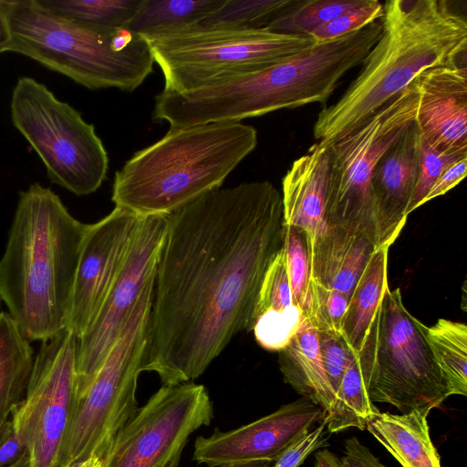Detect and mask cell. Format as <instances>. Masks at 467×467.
Returning <instances> with one entry per match:
<instances>
[{"mask_svg": "<svg viewBox=\"0 0 467 467\" xmlns=\"http://www.w3.org/2000/svg\"><path fill=\"white\" fill-rule=\"evenodd\" d=\"M284 230L281 193L268 181L212 190L168 215L143 371L163 385L191 382L252 330Z\"/></svg>", "mask_w": 467, "mask_h": 467, "instance_id": "obj_1", "label": "cell"}, {"mask_svg": "<svg viewBox=\"0 0 467 467\" xmlns=\"http://www.w3.org/2000/svg\"><path fill=\"white\" fill-rule=\"evenodd\" d=\"M380 22L379 39L358 77L317 114L313 134L322 148L356 130L421 72L466 57L467 21L448 1L389 0Z\"/></svg>", "mask_w": 467, "mask_h": 467, "instance_id": "obj_2", "label": "cell"}, {"mask_svg": "<svg viewBox=\"0 0 467 467\" xmlns=\"http://www.w3.org/2000/svg\"><path fill=\"white\" fill-rule=\"evenodd\" d=\"M88 227L51 189L35 182L19 192L0 260V297L27 340L66 327Z\"/></svg>", "mask_w": 467, "mask_h": 467, "instance_id": "obj_3", "label": "cell"}, {"mask_svg": "<svg viewBox=\"0 0 467 467\" xmlns=\"http://www.w3.org/2000/svg\"><path fill=\"white\" fill-rule=\"evenodd\" d=\"M257 142L256 130L240 121L170 129L116 172L112 202L140 217L170 215L222 187Z\"/></svg>", "mask_w": 467, "mask_h": 467, "instance_id": "obj_4", "label": "cell"}, {"mask_svg": "<svg viewBox=\"0 0 467 467\" xmlns=\"http://www.w3.org/2000/svg\"><path fill=\"white\" fill-rule=\"evenodd\" d=\"M11 36L9 52L89 88L136 89L152 72L148 41L126 28L86 27L56 16L36 0H0Z\"/></svg>", "mask_w": 467, "mask_h": 467, "instance_id": "obj_5", "label": "cell"}, {"mask_svg": "<svg viewBox=\"0 0 467 467\" xmlns=\"http://www.w3.org/2000/svg\"><path fill=\"white\" fill-rule=\"evenodd\" d=\"M380 20L351 34L314 42L264 68L206 87L202 108L213 122L240 121L284 109L323 103L379 39Z\"/></svg>", "mask_w": 467, "mask_h": 467, "instance_id": "obj_6", "label": "cell"}, {"mask_svg": "<svg viewBox=\"0 0 467 467\" xmlns=\"http://www.w3.org/2000/svg\"><path fill=\"white\" fill-rule=\"evenodd\" d=\"M427 327L405 307L400 288L387 289L357 353L373 403H389L401 413L431 411L451 396Z\"/></svg>", "mask_w": 467, "mask_h": 467, "instance_id": "obj_7", "label": "cell"}, {"mask_svg": "<svg viewBox=\"0 0 467 467\" xmlns=\"http://www.w3.org/2000/svg\"><path fill=\"white\" fill-rule=\"evenodd\" d=\"M155 277L142 291L124 328L79 397L57 467L92 455L103 460L119 430L137 412L138 378L146 358Z\"/></svg>", "mask_w": 467, "mask_h": 467, "instance_id": "obj_8", "label": "cell"}, {"mask_svg": "<svg viewBox=\"0 0 467 467\" xmlns=\"http://www.w3.org/2000/svg\"><path fill=\"white\" fill-rule=\"evenodd\" d=\"M418 103L419 91L413 80L356 130L327 147V226L362 235L379 248L372 173L381 156L415 121Z\"/></svg>", "mask_w": 467, "mask_h": 467, "instance_id": "obj_9", "label": "cell"}, {"mask_svg": "<svg viewBox=\"0 0 467 467\" xmlns=\"http://www.w3.org/2000/svg\"><path fill=\"white\" fill-rule=\"evenodd\" d=\"M164 77V92H185L255 71L314 43L308 36L192 27L145 38Z\"/></svg>", "mask_w": 467, "mask_h": 467, "instance_id": "obj_10", "label": "cell"}, {"mask_svg": "<svg viewBox=\"0 0 467 467\" xmlns=\"http://www.w3.org/2000/svg\"><path fill=\"white\" fill-rule=\"evenodd\" d=\"M15 128L44 163L49 181L88 195L104 182L109 158L92 124L47 87L30 77L17 79L10 101Z\"/></svg>", "mask_w": 467, "mask_h": 467, "instance_id": "obj_11", "label": "cell"}, {"mask_svg": "<svg viewBox=\"0 0 467 467\" xmlns=\"http://www.w3.org/2000/svg\"><path fill=\"white\" fill-rule=\"evenodd\" d=\"M78 342L67 328L42 341L25 398L10 414L30 467L57 465L78 402Z\"/></svg>", "mask_w": 467, "mask_h": 467, "instance_id": "obj_12", "label": "cell"}, {"mask_svg": "<svg viewBox=\"0 0 467 467\" xmlns=\"http://www.w3.org/2000/svg\"><path fill=\"white\" fill-rule=\"evenodd\" d=\"M213 418L203 385H163L119 430L104 467H178L190 436Z\"/></svg>", "mask_w": 467, "mask_h": 467, "instance_id": "obj_13", "label": "cell"}, {"mask_svg": "<svg viewBox=\"0 0 467 467\" xmlns=\"http://www.w3.org/2000/svg\"><path fill=\"white\" fill-rule=\"evenodd\" d=\"M167 228L168 215L141 218L122 267L99 314L78 338L77 371L79 397L119 337L145 286L155 277Z\"/></svg>", "mask_w": 467, "mask_h": 467, "instance_id": "obj_14", "label": "cell"}, {"mask_svg": "<svg viewBox=\"0 0 467 467\" xmlns=\"http://www.w3.org/2000/svg\"><path fill=\"white\" fill-rule=\"evenodd\" d=\"M142 217L115 208L88 224L78 258L66 327L79 338L111 289Z\"/></svg>", "mask_w": 467, "mask_h": 467, "instance_id": "obj_15", "label": "cell"}, {"mask_svg": "<svg viewBox=\"0 0 467 467\" xmlns=\"http://www.w3.org/2000/svg\"><path fill=\"white\" fill-rule=\"evenodd\" d=\"M327 412L302 397L239 428L215 429L195 440L193 460L209 467L254 461L274 462L286 449L321 422Z\"/></svg>", "mask_w": 467, "mask_h": 467, "instance_id": "obj_16", "label": "cell"}, {"mask_svg": "<svg viewBox=\"0 0 467 467\" xmlns=\"http://www.w3.org/2000/svg\"><path fill=\"white\" fill-rule=\"evenodd\" d=\"M414 81L419 91L415 123L420 136L441 152H467L466 66L429 68Z\"/></svg>", "mask_w": 467, "mask_h": 467, "instance_id": "obj_17", "label": "cell"}, {"mask_svg": "<svg viewBox=\"0 0 467 467\" xmlns=\"http://www.w3.org/2000/svg\"><path fill=\"white\" fill-rule=\"evenodd\" d=\"M420 142V133L414 121L373 171L371 187L379 247L389 248L406 223L418 179Z\"/></svg>", "mask_w": 467, "mask_h": 467, "instance_id": "obj_18", "label": "cell"}, {"mask_svg": "<svg viewBox=\"0 0 467 467\" xmlns=\"http://www.w3.org/2000/svg\"><path fill=\"white\" fill-rule=\"evenodd\" d=\"M327 148L314 143L308 152L294 161L282 180V205L285 225L306 232L309 243L322 234L328 177Z\"/></svg>", "mask_w": 467, "mask_h": 467, "instance_id": "obj_19", "label": "cell"}, {"mask_svg": "<svg viewBox=\"0 0 467 467\" xmlns=\"http://www.w3.org/2000/svg\"><path fill=\"white\" fill-rule=\"evenodd\" d=\"M379 249L369 239L329 227L309 243L311 279L343 293L349 300L368 262Z\"/></svg>", "mask_w": 467, "mask_h": 467, "instance_id": "obj_20", "label": "cell"}, {"mask_svg": "<svg viewBox=\"0 0 467 467\" xmlns=\"http://www.w3.org/2000/svg\"><path fill=\"white\" fill-rule=\"evenodd\" d=\"M278 363L285 383L326 412L329 411L335 393L323 366L317 329L309 317H304L291 341L278 351Z\"/></svg>", "mask_w": 467, "mask_h": 467, "instance_id": "obj_21", "label": "cell"}, {"mask_svg": "<svg viewBox=\"0 0 467 467\" xmlns=\"http://www.w3.org/2000/svg\"><path fill=\"white\" fill-rule=\"evenodd\" d=\"M430 411L411 410L393 414L376 412L366 430L403 467H441L440 455L430 436Z\"/></svg>", "mask_w": 467, "mask_h": 467, "instance_id": "obj_22", "label": "cell"}, {"mask_svg": "<svg viewBox=\"0 0 467 467\" xmlns=\"http://www.w3.org/2000/svg\"><path fill=\"white\" fill-rule=\"evenodd\" d=\"M387 247L377 249L358 280L342 321L341 336L348 348L358 353L381 303L388 283Z\"/></svg>", "mask_w": 467, "mask_h": 467, "instance_id": "obj_23", "label": "cell"}, {"mask_svg": "<svg viewBox=\"0 0 467 467\" xmlns=\"http://www.w3.org/2000/svg\"><path fill=\"white\" fill-rule=\"evenodd\" d=\"M226 0H142L124 28L144 38L182 31L199 25Z\"/></svg>", "mask_w": 467, "mask_h": 467, "instance_id": "obj_24", "label": "cell"}, {"mask_svg": "<svg viewBox=\"0 0 467 467\" xmlns=\"http://www.w3.org/2000/svg\"><path fill=\"white\" fill-rule=\"evenodd\" d=\"M33 363L29 340L8 313L0 312V413L10 417L24 400Z\"/></svg>", "mask_w": 467, "mask_h": 467, "instance_id": "obj_25", "label": "cell"}, {"mask_svg": "<svg viewBox=\"0 0 467 467\" xmlns=\"http://www.w3.org/2000/svg\"><path fill=\"white\" fill-rule=\"evenodd\" d=\"M379 409L368 394V383L357 353L352 352L346 372L326 414L327 431L337 433L348 428L365 430Z\"/></svg>", "mask_w": 467, "mask_h": 467, "instance_id": "obj_26", "label": "cell"}, {"mask_svg": "<svg viewBox=\"0 0 467 467\" xmlns=\"http://www.w3.org/2000/svg\"><path fill=\"white\" fill-rule=\"evenodd\" d=\"M426 337L450 395H467V327L444 318L427 327Z\"/></svg>", "mask_w": 467, "mask_h": 467, "instance_id": "obj_27", "label": "cell"}, {"mask_svg": "<svg viewBox=\"0 0 467 467\" xmlns=\"http://www.w3.org/2000/svg\"><path fill=\"white\" fill-rule=\"evenodd\" d=\"M50 13L78 25L96 28H124L142 0H36Z\"/></svg>", "mask_w": 467, "mask_h": 467, "instance_id": "obj_28", "label": "cell"}, {"mask_svg": "<svg viewBox=\"0 0 467 467\" xmlns=\"http://www.w3.org/2000/svg\"><path fill=\"white\" fill-rule=\"evenodd\" d=\"M367 0H293L265 27L283 35L307 36L339 15L363 5Z\"/></svg>", "mask_w": 467, "mask_h": 467, "instance_id": "obj_29", "label": "cell"}, {"mask_svg": "<svg viewBox=\"0 0 467 467\" xmlns=\"http://www.w3.org/2000/svg\"><path fill=\"white\" fill-rule=\"evenodd\" d=\"M292 3L293 0H226L194 27L231 30L265 28Z\"/></svg>", "mask_w": 467, "mask_h": 467, "instance_id": "obj_30", "label": "cell"}, {"mask_svg": "<svg viewBox=\"0 0 467 467\" xmlns=\"http://www.w3.org/2000/svg\"><path fill=\"white\" fill-rule=\"evenodd\" d=\"M283 249L294 302L304 316L307 317L312 279L306 232L299 227L285 224Z\"/></svg>", "mask_w": 467, "mask_h": 467, "instance_id": "obj_31", "label": "cell"}, {"mask_svg": "<svg viewBox=\"0 0 467 467\" xmlns=\"http://www.w3.org/2000/svg\"><path fill=\"white\" fill-rule=\"evenodd\" d=\"M299 306L294 305L285 310H269L254 321L252 330L257 343L271 351H280L288 345L304 319Z\"/></svg>", "mask_w": 467, "mask_h": 467, "instance_id": "obj_32", "label": "cell"}, {"mask_svg": "<svg viewBox=\"0 0 467 467\" xmlns=\"http://www.w3.org/2000/svg\"><path fill=\"white\" fill-rule=\"evenodd\" d=\"M296 305L288 280L284 249L276 254L263 279L253 317L269 310H285Z\"/></svg>", "mask_w": 467, "mask_h": 467, "instance_id": "obj_33", "label": "cell"}, {"mask_svg": "<svg viewBox=\"0 0 467 467\" xmlns=\"http://www.w3.org/2000/svg\"><path fill=\"white\" fill-rule=\"evenodd\" d=\"M310 307L307 317L318 332L341 335L342 321L348 298L341 292L311 282Z\"/></svg>", "mask_w": 467, "mask_h": 467, "instance_id": "obj_34", "label": "cell"}, {"mask_svg": "<svg viewBox=\"0 0 467 467\" xmlns=\"http://www.w3.org/2000/svg\"><path fill=\"white\" fill-rule=\"evenodd\" d=\"M465 157L467 152H441L420 136L418 179L409 205V214L424 204L425 197L440 174L448 166Z\"/></svg>", "mask_w": 467, "mask_h": 467, "instance_id": "obj_35", "label": "cell"}, {"mask_svg": "<svg viewBox=\"0 0 467 467\" xmlns=\"http://www.w3.org/2000/svg\"><path fill=\"white\" fill-rule=\"evenodd\" d=\"M383 16V5L377 0H367L355 9L347 11L327 22L307 36L314 42H322L360 30Z\"/></svg>", "mask_w": 467, "mask_h": 467, "instance_id": "obj_36", "label": "cell"}, {"mask_svg": "<svg viewBox=\"0 0 467 467\" xmlns=\"http://www.w3.org/2000/svg\"><path fill=\"white\" fill-rule=\"evenodd\" d=\"M318 342L323 366L329 384L336 394L352 351L348 348L340 334L318 332Z\"/></svg>", "mask_w": 467, "mask_h": 467, "instance_id": "obj_37", "label": "cell"}, {"mask_svg": "<svg viewBox=\"0 0 467 467\" xmlns=\"http://www.w3.org/2000/svg\"><path fill=\"white\" fill-rule=\"evenodd\" d=\"M327 423L324 419L320 424L310 430L286 449L275 462L272 467H299L308 455L323 446H327Z\"/></svg>", "mask_w": 467, "mask_h": 467, "instance_id": "obj_38", "label": "cell"}, {"mask_svg": "<svg viewBox=\"0 0 467 467\" xmlns=\"http://www.w3.org/2000/svg\"><path fill=\"white\" fill-rule=\"evenodd\" d=\"M467 172V157L462 158L448 166L437 178L424 199L427 202L447 193L460 183Z\"/></svg>", "mask_w": 467, "mask_h": 467, "instance_id": "obj_39", "label": "cell"}, {"mask_svg": "<svg viewBox=\"0 0 467 467\" xmlns=\"http://www.w3.org/2000/svg\"><path fill=\"white\" fill-rule=\"evenodd\" d=\"M26 449L9 417L0 438V467H7L19 460Z\"/></svg>", "mask_w": 467, "mask_h": 467, "instance_id": "obj_40", "label": "cell"}, {"mask_svg": "<svg viewBox=\"0 0 467 467\" xmlns=\"http://www.w3.org/2000/svg\"><path fill=\"white\" fill-rule=\"evenodd\" d=\"M343 467H386L356 437L345 441Z\"/></svg>", "mask_w": 467, "mask_h": 467, "instance_id": "obj_41", "label": "cell"}, {"mask_svg": "<svg viewBox=\"0 0 467 467\" xmlns=\"http://www.w3.org/2000/svg\"><path fill=\"white\" fill-rule=\"evenodd\" d=\"M315 460V467H343L342 461L327 449L317 451Z\"/></svg>", "mask_w": 467, "mask_h": 467, "instance_id": "obj_42", "label": "cell"}, {"mask_svg": "<svg viewBox=\"0 0 467 467\" xmlns=\"http://www.w3.org/2000/svg\"><path fill=\"white\" fill-rule=\"evenodd\" d=\"M11 44V36L7 22L2 11L0 10V54L9 52Z\"/></svg>", "mask_w": 467, "mask_h": 467, "instance_id": "obj_43", "label": "cell"}, {"mask_svg": "<svg viewBox=\"0 0 467 467\" xmlns=\"http://www.w3.org/2000/svg\"><path fill=\"white\" fill-rule=\"evenodd\" d=\"M63 467H104V463L103 460L99 456L92 455L84 461L77 462Z\"/></svg>", "mask_w": 467, "mask_h": 467, "instance_id": "obj_44", "label": "cell"}, {"mask_svg": "<svg viewBox=\"0 0 467 467\" xmlns=\"http://www.w3.org/2000/svg\"><path fill=\"white\" fill-rule=\"evenodd\" d=\"M271 464L270 462L266 461H254L245 462H235L225 464L221 467H268Z\"/></svg>", "mask_w": 467, "mask_h": 467, "instance_id": "obj_45", "label": "cell"}, {"mask_svg": "<svg viewBox=\"0 0 467 467\" xmlns=\"http://www.w3.org/2000/svg\"><path fill=\"white\" fill-rule=\"evenodd\" d=\"M7 467H30L29 457L26 451L19 460Z\"/></svg>", "mask_w": 467, "mask_h": 467, "instance_id": "obj_46", "label": "cell"}, {"mask_svg": "<svg viewBox=\"0 0 467 467\" xmlns=\"http://www.w3.org/2000/svg\"><path fill=\"white\" fill-rule=\"evenodd\" d=\"M8 420H9L8 416H5V415L0 413V438L4 432V430L7 424Z\"/></svg>", "mask_w": 467, "mask_h": 467, "instance_id": "obj_47", "label": "cell"}, {"mask_svg": "<svg viewBox=\"0 0 467 467\" xmlns=\"http://www.w3.org/2000/svg\"><path fill=\"white\" fill-rule=\"evenodd\" d=\"M0 302H1V297H0Z\"/></svg>", "mask_w": 467, "mask_h": 467, "instance_id": "obj_48", "label": "cell"}]
</instances>
